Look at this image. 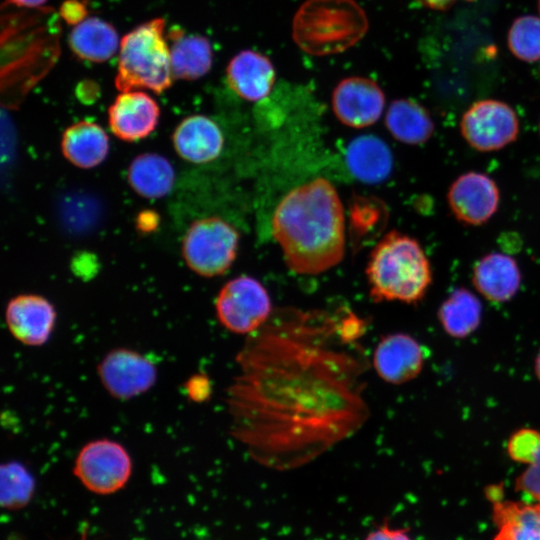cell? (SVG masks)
Wrapping results in <instances>:
<instances>
[{"mask_svg":"<svg viewBox=\"0 0 540 540\" xmlns=\"http://www.w3.org/2000/svg\"><path fill=\"white\" fill-rule=\"evenodd\" d=\"M219 323L234 334L250 335L261 328L273 313L266 288L248 275L226 282L215 300Z\"/></svg>","mask_w":540,"mask_h":540,"instance_id":"obj_7","label":"cell"},{"mask_svg":"<svg viewBox=\"0 0 540 540\" xmlns=\"http://www.w3.org/2000/svg\"><path fill=\"white\" fill-rule=\"evenodd\" d=\"M170 50L171 70L174 78L196 80L204 76L212 65L209 41L202 36H185L182 31L172 30Z\"/></svg>","mask_w":540,"mask_h":540,"instance_id":"obj_24","label":"cell"},{"mask_svg":"<svg viewBox=\"0 0 540 540\" xmlns=\"http://www.w3.org/2000/svg\"><path fill=\"white\" fill-rule=\"evenodd\" d=\"M164 20H150L128 34L120 44L116 88L120 92L145 88L162 93L173 80L170 50L164 33Z\"/></svg>","mask_w":540,"mask_h":540,"instance_id":"obj_5","label":"cell"},{"mask_svg":"<svg viewBox=\"0 0 540 540\" xmlns=\"http://www.w3.org/2000/svg\"><path fill=\"white\" fill-rule=\"evenodd\" d=\"M4 317L8 331L19 343L38 347L50 339L57 312L46 297L25 293L8 301Z\"/></svg>","mask_w":540,"mask_h":540,"instance_id":"obj_12","label":"cell"},{"mask_svg":"<svg viewBox=\"0 0 540 540\" xmlns=\"http://www.w3.org/2000/svg\"><path fill=\"white\" fill-rule=\"evenodd\" d=\"M535 371H536L537 377L540 380V353H539V355L537 356V359H536Z\"/></svg>","mask_w":540,"mask_h":540,"instance_id":"obj_36","label":"cell"},{"mask_svg":"<svg viewBox=\"0 0 540 540\" xmlns=\"http://www.w3.org/2000/svg\"><path fill=\"white\" fill-rule=\"evenodd\" d=\"M34 491V479L24 465L8 462L1 466V504L8 509L25 506Z\"/></svg>","mask_w":540,"mask_h":540,"instance_id":"obj_29","label":"cell"},{"mask_svg":"<svg viewBox=\"0 0 540 540\" xmlns=\"http://www.w3.org/2000/svg\"><path fill=\"white\" fill-rule=\"evenodd\" d=\"M186 396L193 402L206 401L211 394V382L207 375L194 374L184 384Z\"/></svg>","mask_w":540,"mask_h":540,"instance_id":"obj_30","label":"cell"},{"mask_svg":"<svg viewBox=\"0 0 540 540\" xmlns=\"http://www.w3.org/2000/svg\"><path fill=\"white\" fill-rule=\"evenodd\" d=\"M344 312L278 309L239 350L226 391L230 433L256 463L300 468L368 420L369 363L343 333Z\"/></svg>","mask_w":540,"mask_h":540,"instance_id":"obj_1","label":"cell"},{"mask_svg":"<svg viewBox=\"0 0 540 540\" xmlns=\"http://www.w3.org/2000/svg\"><path fill=\"white\" fill-rule=\"evenodd\" d=\"M160 109L157 102L142 91L121 92L108 110L112 133L126 142L149 136L157 127Z\"/></svg>","mask_w":540,"mask_h":540,"instance_id":"obj_15","label":"cell"},{"mask_svg":"<svg viewBox=\"0 0 540 540\" xmlns=\"http://www.w3.org/2000/svg\"><path fill=\"white\" fill-rule=\"evenodd\" d=\"M509 455L516 461L529 464L518 477L516 489L540 504V433L521 430L508 443Z\"/></svg>","mask_w":540,"mask_h":540,"instance_id":"obj_26","label":"cell"},{"mask_svg":"<svg viewBox=\"0 0 540 540\" xmlns=\"http://www.w3.org/2000/svg\"><path fill=\"white\" fill-rule=\"evenodd\" d=\"M159 222L158 215L153 211H142L137 217V228L142 232L154 230Z\"/></svg>","mask_w":540,"mask_h":540,"instance_id":"obj_33","label":"cell"},{"mask_svg":"<svg viewBox=\"0 0 540 540\" xmlns=\"http://www.w3.org/2000/svg\"><path fill=\"white\" fill-rule=\"evenodd\" d=\"M363 540H412L407 529L395 528L383 522L371 530Z\"/></svg>","mask_w":540,"mask_h":540,"instance_id":"obj_31","label":"cell"},{"mask_svg":"<svg viewBox=\"0 0 540 540\" xmlns=\"http://www.w3.org/2000/svg\"><path fill=\"white\" fill-rule=\"evenodd\" d=\"M492 516L497 527L494 540H540V504L518 501H492Z\"/></svg>","mask_w":540,"mask_h":540,"instance_id":"obj_22","label":"cell"},{"mask_svg":"<svg viewBox=\"0 0 540 540\" xmlns=\"http://www.w3.org/2000/svg\"><path fill=\"white\" fill-rule=\"evenodd\" d=\"M385 126L399 142L407 145H420L427 142L434 132V122L420 103L413 99H396L390 103Z\"/></svg>","mask_w":540,"mask_h":540,"instance_id":"obj_21","label":"cell"},{"mask_svg":"<svg viewBox=\"0 0 540 540\" xmlns=\"http://www.w3.org/2000/svg\"><path fill=\"white\" fill-rule=\"evenodd\" d=\"M172 143L182 159L203 164L219 157L224 146V135L214 120L196 114L184 118L176 126Z\"/></svg>","mask_w":540,"mask_h":540,"instance_id":"obj_16","label":"cell"},{"mask_svg":"<svg viewBox=\"0 0 540 540\" xmlns=\"http://www.w3.org/2000/svg\"><path fill=\"white\" fill-rule=\"evenodd\" d=\"M370 298L376 302L416 303L432 282L430 262L413 237L388 232L371 251L366 266Z\"/></svg>","mask_w":540,"mask_h":540,"instance_id":"obj_3","label":"cell"},{"mask_svg":"<svg viewBox=\"0 0 540 540\" xmlns=\"http://www.w3.org/2000/svg\"><path fill=\"white\" fill-rule=\"evenodd\" d=\"M61 151L74 166L94 168L106 159L109 138L99 124L87 120L79 121L64 131Z\"/></svg>","mask_w":540,"mask_h":540,"instance_id":"obj_19","label":"cell"},{"mask_svg":"<svg viewBox=\"0 0 540 540\" xmlns=\"http://www.w3.org/2000/svg\"><path fill=\"white\" fill-rule=\"evenodd\" d=\"M472 282L478 292L493 302L511 299L521 284V272L514 258L492 252L474 266Z\"/></svg>","mask_w":540,"mask_h":540,"instance_id":"obj_18","label":"cell"},{"mask_svg":"<svg viewBox=\"0 0 540 540\" xmlns=\"http://www.w3.org/2000/svg\"><path fill=\"white\" fill-rule=\"evenodd\" d=\"M417 1L430 9L445 10L460 0H417ZM465 1H473V0H465Z\"/></svg>","mask_w":540,"mask_h":540,"instance_id":"obj_34","label":"cell"},{"mask_svg":"<svg viewBox=\"0 0 540 540\" xmlns=\"http://www.w3.org/2000/svg\"><path fill=\"white\" fill-rule=\"evenodd\" d=\"M538 10H539V13H540V0H538Z\"/></svg>","mask_w":540,"mask_h":540,"instance_id":"obj_37","label":"cell"},{"mask_svg":"<svg viewBox=\"0 0 540 540\" xmlns=\"http://www.w3.org/2000/svg\"><path fill=\"white\" fill-rule=\"evenodd\" d=\"M368 30V19L354 0H307L295 14L292 36L314 56L337 54L354 46Z\"/></svg>","mask_w":540,"mask_h":540,"instance_id":"obj_4","label":"cell"},{"mask_svg":"<svg viewBox=\"0 0 540 540\" xmlns=\"http://www.w3.org/2000/svg\"><path fill=\"white\" fill-rule=\"evenodd\" d=\"M239 245L238 230L217 216L195 220L182 241L186 265L203 277L224 274L236 259Z\"/></svg>","mask_w":540,"mask_h":540,"instance_id":"obj_6","label":"cell"},{"mask_svg":"<svg viewBox=\"0 0 540 540\" xmlns=\"http://www.w3.org/2000/svg\"><path fill=\"white\" fill-rule=\"evenodd\" d=\"M507 44L519 60L533 63L540 60V17L523 15L511 24Z\"/></svg>","mask_w":540,"mask_h":540,"instance_id":"obj_28","label":"cell"},{"mask_svg":"<svg viewBox=\"0 0 540 540\" xmlns=\"http://www.w3.org/2000/svg\"><path fill=\"white\" fill-rule=\"evenodd\" d=\"M519 119L507 103L482 99L471 104L460 120L466 143L480 152H493L513 143L519 134Z\"/></svg>","mask_w":540,"mask_h":540,"instance_id":"obj_9","label":"cell"},{"mask_svg":"<svg viewBox=\"0 0 540 540\" xmlns=\"http://www.w3.org/2000/svg\"><path fill=\"white\" fill-rule=\"evenodd\" d=\"M424 351L410 335L393 333L382 337L372 356L377 375L390 384H403L422 370Z\"/></svg>","mask_w":540,"mask_h":540,"instance_id":"obj_14","label":"cell"},{"mask_svg":"<svg viewBox=\"0 0 540 540\" xmlns=\"http://www.w3.org/2000/svg\"><path fill=\"white\" fill-rule=\"evenodd\" d=\"M73 473L89 491L112 494L128 482L132 459L121 443L107 438L95 439L79 450Z\"/></svg>","mask_w":540,"mask_h":540,"instance_id":"obj_8","label":"cell"},{"mask_svg":"<svg viewBox=\"0 0 540 540\" xmlns=\"http://www.w3.org/2000/svg\"><path fill=\"white\" fill-rule=\"evenodd\" d=\"M10 3H13L20 7H39L43 3H45L46 0H8Z\"/></svg>","mask_w":540,"mask_h":540,"instance_id":"obj_35","label":"cell"},{"mask_svg":"<svg viewBox=\"0 0 540 540\" xmlns=\"http://www.w3.org/2000/svg\"><path fill=\"white\" fill-rule=\"evenodd\" d=\"M346 162L358 180L374 184L391 174L393 157L388 145L375 135H362L348 145Z\"/></svg>","mask_w":540,"mask_h":540,"instance_id":"obj_20","label":"cell"},{"mask_svg":"<svg viewBox=\"0 0 540 540\" xmlns=\"http://www.w3.org/2000/svg\"><path fill=\"white\" fill-rule=\"evenodd\" d=\"M60 14L69 24H79L87 15V9L81 0H67L60 8Z\"/></svg>","mask_w":540,"mask_h":540,"instance_id":"obj_32","label":"cell"},{"mask_svg":"<svg viewBox=\"0 0 540 540\" xmlns=\"http://www.w3.org/2000/svg\"><path fill=\"white\" fill-rule=\"evenodd\" d=\"M72 51L82 59L104 62L114 55L118 46L116 30L98 18H87L70 33Z\"/></svg>","mask_w":540,"mask_h":540,"instance_id":"obj_25","label":"cell"},{"mask_svg":"<svg viewBox=\"0 0 540 540\" xmlns=\"http://www.w3.org/2000/svg\"><path fill=\"white\" fill-rule=\"evenodd\" d=\"M447 202L458 221L479 226L496 213L500 203V191L489 175L469 171L452 182L448 189Z\"/></svg>","mask_w":540,"mask_h":540,"instance_id":"obj_11","label":"cell"},{"mask_svg":"<svg viewBox=\"0 0 540 540\" xmlns=\"http://www.w3.org/2000/svg\"><path fill=\"white\" fill-rule=\"evenodd\" d=\"M272 235L297 274L317 275L338 265L345 253V217L331 182L317 177L290 190L274 210Z\"/></svg>","mask_w":540,"mask_h":540,"instance_id":"obj_2","label":"cell"},{"mask_svg":"<svg viewBox=\"0 0 540 540\" xmlns=\"http://www.w3.org/2000/svg\"><path fill=\"white\" fill-rule=\"evenodd\" d=\"M127 179L137 194L156 199L164 197L172 190L175 172L168 159L149 152L140 154L131 161Z\"/></svg>","mask_w":540,"mask_h":540,"instance_id":"obj_23","label":"cell"},{"mask_svg":"<svg viewBox=\"0 0 540 540\" xmlns=\"http://www.w3.org/2000/svg\"><path fill=\"white\" fill-rule=\"evenodd\" d=\"M539 133H540V122H539Z\"/></svg>","mask_w":540,"mask_h":540,"instance_id":"obj_38","label":"cell"},{"mask_svg":"<svg viewBox=\"0 0 540 540\" xmlns=\"http://www.w3.org/2000/svg\"><path fill=\"white\" fill-rule=\"evenodd\" d=\"M226 71L230 88L241 98L252 102L268 97L275 82L272 62L252 50H243L234 56Z\"/></svg>","mask_w":540,"mask_h":540,"instance_id":"obj_17","label":"cell"},{"mask_svg":"<svg viewBox=\"0 0 540 540\" xmlns=\"http://www.w3.org/2000/svg\"><path fill=\"white\" fill-rule=\"evenodd\" d=\"M481 303L465 288L454 290L439 309V320L444 330L453 337H465L480 323Z\"/></svg>","mask_w":540,"mask_h":540,"instance_id":"obj_27","label":"cell"},{"mask_svg":"<svg viewBox=\"0 0 540 540\" xmlns=\"http://www.w3.org/2000/svg\"><path fill=\"white\" fill-rule=\"evenodd\" d=\"M385 95L372 79L353 76L340 81L332 93V109L337 119L352 128L368 127L379 120Z\"/></svg>","mask_w":540,"mask_h":540,"instance_id":"obj_13","label":"cell"},{"mask_svg":"<svg viewBox=\"0 0 540 540\" xmlns=\"http://www.w3.org/2000/svg\"><path fill=\"white\" fill-rule=\"evenodd\" d=\"M99 380L117 400H130L148 392L156 383L157 367L144 354L130 348H114L97 365Z\"/></svg>","mask_w":540,"mask_h":540,"instance_id":"obj_10","label":"cell"}]
</instances>
